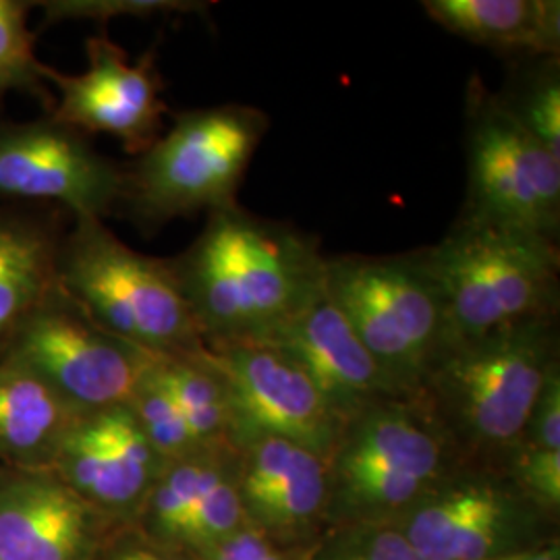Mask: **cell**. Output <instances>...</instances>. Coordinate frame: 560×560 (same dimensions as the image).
Returning <instances> with one entry per match:
<instances>
[{
	"label": "cell",
	"instance_id": "e0dca14e",
	"mask_svg": "<svg viewBox=\"0 0 560 560\" xmlns=\"http://www.w3.org/2000/svg\"><path fill=\"white\" fill-rule=\"evenodd\" d=\"M428 18L509 59L560 55L559 0H423Z\"/></svg>",
	"mask_w": 560,
	"mask_h": 560
},
{
	"label": "cell",
	"instance_id": "44dd1931",
	"mask_svg": "<svg viewBox=\"0 0 560 560\" xmlns=\"http://www.w3.org/2000/svg\"><path fill=\"white\" fill-rule=\"evenodd\" d=\"M156 374L201 448H240L233 399L208 349L191 355H159Z\"/></svg>",
	"mask_w": 560,
	"mask_h": 560
},
{
	"label": "cell",
	"instance_id": "3957f363",
	"mask_svg": "<svg viewBox=\"0 0 560 560\" xmlns=\"http://www.w3.org/2000/svg\"><path fill=\"white\" fill-rule=\"evenodd\" d=\"M421 256L441 291L448 342L559 318L557 241L457 217L439 243L421 247Z\"/></svg>",
	"mask_w": 560,
	"mask_h": 560
},
{
	"label": "cell",
	"instance_id": "ffe728a7",
	"mask_svg": "<svg viewBox=\"0 0 560 560\" xmlns=\"http://www.w3.org/2000/svg\"><path fill=\"white\" fill-rule=\"evenodd\" d=\"M59 237L42 222L0 212V351L55 284Z\"/></svg>",
	"mask_w": 560,
	"mask_h": 560
},
{
	"label": "cell",
	"instance_id": "d4e9b609",
	"mask_svg": "<svg viewBox=\"0 0 560 560\" xmlns=\"http://www.w3.org/2000/svg\"><path fill=\"white\" fill-rule=\"evenodd\" d=\"M240 488L233 483L231 471L210 486L194 506L189 520L180 529L177 548L203 550L235 534L243 513Z\"/></svg>",
	"mask_w": 560,
	"mask_h": 560
},
{
	"label": "cell",
	"instance_id": "83f0119b",
	"mask_svg": "<svg viewBox=\"0 0 560 560\" xmlns=\"http://www.w3.org/2000/svg\"><path fill=\"white\" fill-rule=\"evenodd\" d=\"M506 460L536 499L559 506L560 451H540L520 444Z\"/></svg>",
	"mask_w": 560,
	"mask_h": 560
},
{
	"label": "cell",
	"instance_id": "1f68e13d",
	"mask_svg": "<svg viewBox=\"0 0 560 560\" xmlns=\"http://www.w3.org/2000/svg\"><path fill=\"white\" fill-rule=\"evenodd\" d=\"M486 560H560L559 548H538V550H521L509 555H497Z\"/></svg>",
	"mask_w": 560,
	"mask_h": 560
},
{
	"label": "cell",
	"instance_id": "8fae6325",
	"mask_svg": "<svg viewBox=\"0 0 560 560\" xmlns=\"http://www.w3.org/2000/svg\"><path fill=\"white\" fill-rule=\"evenodd\" d=\"M125 196V171L88 136L52 117L0 125V198L57 201L73 219L108 217Z\"/></svg>",
	"mask_w": 560,
	"mask_h": 560
},
{
	"label": "cell",
	"instance_id": "4fadbf2b",
	"mask_svg": "<svg viewBox=\"0 0 560 560\" xmlns=\"http://www.w3.org/2000/svg\"><path fill=\"white\" fill-rule=\"evenodd\" d=\"M162 465L129 405H120L80 413L48 471L106 520L133 525Z\"/></svg>",
	"mask_w": 560,
	"mask_h": 560
},
{
	"label": "cell",
	"instance_id": "277c9868",
	"mask_svg": "<svg viewBox=\"0 0 560 560\" xmlns=\"http://www.w3.org/2000/svg\"><path fill=\"white\" fill-rule=\"evenodd\" d=\"M55 275L102 328L148 353L206 349L171 261L131 249L101 219H75L59 240Z\"/></svg>",
	"mask_w": 560,
	"mask_h": 560
},
{
	"label": "cell",
	"instance_id": "ac0fdd59",
	"mask_svg": "<svg viewBox=\"0 0 560 560\" xmlns=\"http://www.w3.org/2000/svg\"><path fill=\"white\" fill-rule=\"evenodd\" d=\"M240 457L241 499L266 520L291 525L318 513L330 488L320 455L279 436H254Z\"/></svg>",
	"mask_w": 560,
	"mask_h": 560
},
{
	"label": "cell",
	"instance_id": "f1b7e54d",
	"mask_svg": "<svg viewBox=\"0 0 560 560\" xmlns=\"http://www.w3.org/2000/svg\"><path fill=\"white\" fill-rule=\"evenodd\" d=\"M92 560H194L187 550L145 536L138 525H117Z\"/></svg>",
	"mask_w": 560,
	"mask_h": 560
},
{
	"label": "cell",
	"instance_id": "2e32d148",
	"mask_svg": "<svg viewBox=\"0 0 560 560\" xmlns=\"http://www.w3.org/2000/svg\"><path fill=\"white\" fill-rule=\"evenodd\" d=\"M511 499L490 481L455 483L411 517L402 534L420 560H486L501 555Z\"/></svg>",
	"mask_w": 560,
	"mask_h": 560
},
{
	"label": "cell",
	"instance_id": "7a4b0ae2",
	"mask_svg": "<svg viewBox=\"0 0 560 560\" xmlns=\"http://www.w3.org/2000/svg\"><path fill=\"white\" fill-rule=\"evenodd\" d=\"M557 365L559 318L515 324L448 342L411 400L436 423L455 457L506 460Z\"/></svg>",
	"mask_w": 560,
	"mask_h": 560
},
{
	"label": "cell",
	"instance_id": "7402d4cb",
	"mask_svg": "<svg viewBox=\"0 0 560 560\" xmlns=\"http://www.w3.org/2000/svg\"><path fill=\"white\" fill-rule=\"evenodd\" d=\"M506 110L560 161L559 57L513 60L502 92Z\"/></svg>",
	"mask_w": 560,
	"mask_h": 560
},
{
	"label": "cell",
	"instance_id": "cb8c5ba5",
	"mask_svg": "<svg viewBox=\"0 0 560 560\" xmlns=\"http://www.w3.org/2000/svg\"><path fill=\"white\" fill-rule=\"evenodd\" d=\"M156 360L143 374L138 390L129 400V409L133 411L145 439L166 463L203 448L189 432L175 400L171 399L168 390L159 378Z\"/></svg>",
	"mask_w": 560,
	"mask_h": 560
},
{
	"label": "cell",
	"instance_id": "484cf974",
	"mask_svg": "<svg viewBox=\"0 0 560 560\" xmlns=\"http://www.w3.org/2000/svg\"><path fill=\"white\" fill-rule=\"evenodd\" d=\"M44 7V25L59 21L90 20L104 21L113 18H152L171 13H206L212 2H191V0H50L36 2Z\"/></svg>",
	"mask_w": 560,
	"mask_h": 560
},
{
	"label": "cell",
	"instance_id": "52a82bcc",
	"mask_svg": "<svg viewBox=\"0 0 560 560\" xmlns=\"http://www.w3.org/2000/svg\"><path fill=\"white\" fill-rule=\"evenodd\" d=\"M465 145L467 189L459 217L559 243L560 161L478 75L465 92Z\"/></svg>",
	"mask_w": 560,
	"mask_h": 560
},
{
	"label": "cell",
	"instance_id": "7c38bea8",
	"mask_svg": "<svg viewBox=\"0 0 560 560\" xmlns=\"http://www.w3.org/2000/svg\"><path fill=\"white\" fill-rule=\"evenodd\" d=\"M206 349L229 386L240 444L252 436H279L330 460L345 423L298 361L266 342Z\"/></svg>",
	"mask_w": 560,
	"mask_h": 560
},
{
	"label": "cell",
	"instance_id": "ba28073f",
	"mask_svg": "<svg viewBox=\"0 0 560 560\" xmlns=\"http://www.w3.org/2000/svg\"><path fill=\"white\" fill-rule=\"evenodd\" d=\"M0 355L23 363L78 413L129 405L159 358L102 328L57 280Z\"/></svg>",
	"mask_w": 560,
	"mask_h": 560
},
{
	"label": "cell",
	"instance_id": "4dcf8cb0",
	"mask_svg": "<svg viewBox=\"0 0 560 560\" xmlns=\"http://www.w3.org/2000/svg\"><path fill=\"white\" fill-rule=\"evenodd\" d=\"M203 550V560H280L272 546L256 532L233 534Z\"/></svg>",
	"mask_w": 560,
	"mask_h": 560
},
{
	"label": "cell",
	"instance_id": "5bb4252c",
	"mask_svg": "<svg viewBox=\"0 0 560 560\" xmlns=\"http://www.w3.org/2000/svg\"><path fill=\"white\" fill-rule=\"evenodd\" d=\"M115 527L52 471L0 465V560H92Z\"/></svg>",
	"mask_w": 560,
	"mask_h": 560
},
{
	"label": "cell",
	"instance_id": "30bf717a",
	"mask_svg": "<svg viewBox=\"0 0 560 560\" xmlns=\"http://www.w3.org/2000/svg\"><path fill=\"white\" fill-rule=\"evenodd\" d=\"M85 55L88 67L81 73H62L44 65L46 85L57 90L48 117L83 136H113L129 154L140 156L161 138L168 115L156 50L150 48L131 60L101 32L88 38Z\"/></svg>",
	"mask_w": 560,
	"mask_h": 560
},
{
	"label": "cell",
	"instance_id": "d6986e66",
	"mask_svg": "<svg viewBox=\"0 0 560 560\" xmlns=\"http://www.w3.org/2000/svg\"><path fill=\"white\" fill-rule=\"evenodd\" d=\"M78 416L32 370L0 355V465L48 469Z\"/></svg>",
	"mask_w": 560,
	"mask_h": 560
},
{
	"label": "cell",
	"instance_id": "9c48e42d",
	"mask_svg": "<svg viewBox=\"0 0 560 560\" xmlns=\"http://www.w3.org/2000/svg\"><path fill=\"white\" fill-rule=\"evenodd\" d=\"M451 459V444L421 407L384 400L347 423L328 478L351 506L395 509L425 494Z\"/></svg>",
	"mask_w": 560,
	"mask_h": 560
},
{
	"label": "cell",
	"instance_id": "6da1fadb",
	"mask_svg": "<svg viewBox=\"0 0 560 560\" xmlns=\"http://www.w3.org/2000/svg\"><path fill=\"white\" fill-rule=\"evenodd\" d=\"M168 261L206 347L264 342L324 291L318 237L240 203Z\"/></svg>",
	"mask_w": 560,
	"mask_h": 560
},
{
	"label": "cell",
	"instance_id": "9a60e30c",
	"mask_svg": "<svg viewBox=\"0 0 560 560\" xmlns=\"http://www.w3.org/2000/svg\"><path fill=\"white\" fill-rule=\"evenodd\" d=\"M264 342L300 363L345 428L378 402L405 399L324 291Z\"/></svg>",
	"mask_w": 560,
	"mask_h": 560
},
{
	"label": "cell",
	"instance_id": "8992f818",
	"mask_svg": "<svg viewBox=\"0 0 560 560\" xmlns=\"http://www.w3.org/2000/svg\"><path fill=\"white\" fill-rule=\"evenodd\" d=\"M324 293L405 399L448 345L441 291L421 249L395 256H330Z\"/></svg>",
	"mask_w": 560,
	"mask_h": 560
},
{
	"label": "cell",
	"instance_id": "f546056e",
	"mask_svg": "<svg viewBox=\"0 0 560 560\" xmlns=\"http://www.w3.org/2000/svg\"><path fill=\"white\" fill-rule=\"evenodd\" d=\"M520 444L529 448H540V451H560L559 365L550 372L548 381L544 384L540 399Z\"/></svg>",
	"mask_w": 560,
	"mask_h": 560
},
{
	"label": "cell",
	"instance_id": "4316f807",
	"mask_svg": "<svg viewBox=\"0 0 560 560\" xmlns=\"http://www.w3.org/2000/svg\"><path fill=\"white\" fill-rule=\"evenodd\" d=\"M318 560H420L395 529H361L332 541Z\"/></svg>",
	"mask_w": 560,
	"mask_h": 560
},
{
	"label": "cell",
	"instance_id": "5b68a950",
	"mask_svg": "<svg viewBox=\"0 0 560 560\" xmlns=\"http://www.w3.org/2000/svg\"><path fill=\"white\" fill-rule=\"evenodd\" d=\"M268 129V115L247 104L177 113L133 168L125 171L122 201L148 229L235 206Z\"/></svg>",
	"mask_w": 560,
	"mask_h": 560
},
{
	"label": "cell",
	"instance_id": "603a6c76",
	"mask_svg": "<svg viewBox=\"0 0 560 560\" xmlns=\"http://www.w3.org/2000/svg\"><path fill=\"white\" fill-rule=\"evenodd\" d=\"M30 2L0 0V96L23 92L52 108V94L44 81V62L36 57L30 30Z\"/></svg>",
	"mask_w": 560,
	"mask_h": 560
}]
</instances>
